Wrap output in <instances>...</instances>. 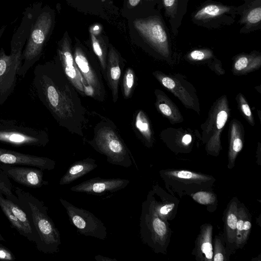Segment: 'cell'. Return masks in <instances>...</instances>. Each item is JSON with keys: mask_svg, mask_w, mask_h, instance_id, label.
Returning <instances> with one entry per match:
<instances>
[{"mask_svg": "<svg viewBox=\"0 0 261 261\" xmlns=\"http://www.w3.org/2000/svg\"><path fill=\"white\" fill-rule=\"evenodd\" d=\"M95 134L90 144L96 151L106 156L109 163L125 168L132 166L130 151L112 128L102 125Z\"/></svg>", "mask_w": 261, "mask_h": 261, "instance_id": "obj_8", "label": "cell"}, {"mask_svg": "<svg viewBox=\"0 0 261 261\" xmlns=\"http://www.w3.org/2000/svg\"><path fill=\"white\" fill-rule=\"evenodd\" d=\"M241 109L244 113V114L248 117L249 118L252 119V114L251 111L250 110V107L245 102L243 101L241 103Z\"/></svg>", "mask_w": 261, "mask_h": 261, "instance_id": "obj_37", "label": "cell"}, {"mask_svg": "<svg viewBox=\"0 0 261 261\" xmlns=\"http://www.w3.org/2000/svg\"><path fill=\"white\" fill-rule=\"evenodd\" d=\"M261 20V8L256 7L251 10L247 16V20L250 24H256Z\"/></svg>", "mask_w": 261, "mask_h": 261, "instance_id": "obj_32", "label": "cell"}, {"mask_svg": "<svg viewBox=\"0 0 261 261\" xmlns=\"http://www.w3.org/2000/svg\"><path fill=\"white\" fill-rule=\"evenodd\" d=\"M135 126L145 140V142L148 144V146H150L151 132L147 117L142 111H140L136 116Z\"/></svg>", "mask_w": 261, "mask_h": 261, "instance_id": "obj_28", "label": "cell"}, {"mask_svg": "<svg viewBox=\"0 0 261 261\" xmlns=\"http://www.w3.org/2000/svg\"><path fill=\"white\" fill-rule=\"evenodd\" d=\"M57 57L64 74L76 91L83 96L93 97V90L82 77L74 61L71 41L67 32L58 42Z\"/></svg>", "mask_w": 261, "mask_h": 261, "instance_id": "obj_10", "label": "cell"}, {"mask_svg": "<svg viewBox=\"0 0 261 261\" xmlns=\"http://www.w3.org/2000/svg\"><path fill=\"white\" fill-rule=\"evenodd\" d=\"M228 10L227 7L214 4L208 5L198 11L194 17L197 20H205L216 17Z\"/></svg>", "mask_w": 261, "mask_h": 261, "instance_id": "obj_29", "label": "cell"}, {"mask_svg": "<svg viewBox=\"0 0 261 261\" xmlns=\"http://www.w3.org/2000/svg\"><path fill=\"white\" fill-rule=\"evenodd\" d=\"M146 200L162 220L168 222L175 217L179 200L158 185L152 187Z\"/></svg>", "mask_w": 261, "mask_h": 261, "instance_id": "obj_12", "label": "cell"}, {"mask_svg": "<svg viewBox=\"0 0 261 261\" xmlns=\"http://www.w3.org/2000/svg\"><path fill=\"white\" fill-rule=\"evenodd\" d=\"M122 59L116 48L109 45L106 71L105 77L112 92V99L116 102L118 98V85L121 76Z\"/></svg>", "mask_w": 261, "mask_h": 261, "instance_id": "obj_17", "label": "cell"}, {"mask_svg": "<svg viewBox=\"0 0 261 261\" xmlns=\"http://www.w3.org/2000/svg\"><path fill=\"white\" fill-rule=\"evenodd\" d=\"M92 50L98 59L102 74L105 75L109 45L107 41L101 35H97L94 28L90 29Z\"/></svg>", "mask_w": 261, "mask_h": 261, "instance_id": "obj_23", "label": "cell"}, {"mask_svg": "<svg viewBox=\"0 0 261 261\" xmlns=\"http://www.w3.org/2000/svg\"><path fill=\"white\" fill-rule=\"evenodd\" d=\"M251 215L243 203L239 202L235 241L236 250L242 249L246 245L251 229Z\"/></svg>", "mask_w": 261, "mask_h": 261, "instance_id": "obj_20", "label": "cell"}, {"mask_svg": "<svg viewBox=\"0 0 261 261\" xmlns=\"http://www.w3.org/2000/svg\"><path fill=\"white\" fill-rule=\"evenodd\" d=\"M16 257L13 252L7 247L0 244V260H15Z\"/></svg>", "mask_w": 261, "mask_h": 261, "instance_id": "obj_33", "label": "cell"}, {"mask_svg": "<svg viewBox=\"0 0 261 261\" xmlns=\"http://www.w3.org/2000/svg\"><path fill=\"white\" fill-rule=\"evenodd\" d=\"M95 160L86 158L72 164L61 178L60 185H66L81 177L97 167Z\"/></svg>", "mask_w": 261, "mask_h": 261, "instance_id": "obj_21", "label": "cell"}, {"mask_svg": "<svg viewBox=\"0 0 261 261\" xmlns=\"http://www.w3.org/2000/svg\"><path fill=\"white\" fill-rule=\"evenodd\" d=\"M0 164L28 166L48 171L54 169L56 166V162L51 159L1 147Z\"/></svg>", "mask_w": 261, "mask_h": 261, "instance_id": "obj_15", "label": "cell"}, {"mask_svg": "<svg viewBox=\"0 0 261 261\" xmlns=\"http://www.w3.org/2000/svg\"><path fill=\"white\" fill-rule=\"evenodd\" d=\"M164 1V4L166 7L170 8L172 7L174 3L175 0H163Z\"/></svg>", "mask_w": 261, "mask_h": 261, "instance_id": "obj_40", "label": "cell"}, {"mask_svg": "<svg viewBox=\"0 0 261 261\" xmlns=\"http://www.w3.org/2000/svg\"><path fill=\"white\" fill-rule=\"evenodd\" d=\"M0 208L9 220L11 226L16 229L20 235L26 238L29 241L32 242L31 236L23 225L13 215L8 206L2 200L1 194H0Z\"/></svg>", "mask_w": 261, "mask_h": 261, "instance_id": "obj_27", "label": "cell"}, {"mask_svg": "<svg viewBox=\"0 0 261 261\" xmlns=\"http://www.w3.org/2000/svg\"><path fill=\"white\" fill-rule=\"evenodd\" d=\"M243 146L240 133L238 132L236 125H232L229 149L228 154V165L229 169L233 168L238 153L241 151Z\"/></svg>", "mask_w": 261, "mask_h": 261, "instance_id": "obj_24", "label": "cell"}, {"mask_svg": "<svg viewBox=\"0 0 261 261\" xmlns=\"http://www.w3.org/2000/svg\"><path fill=\"white\" fill-rule=\"evenodd\" d=\"M0 170L14 181L30 188H39L48 184L43 178V170L38 168L0 164Z\"/></svg>", "mask_w": 261, "mask_h": 261, "instance_id": "obj_13", "label": "cell"}, {"mask_svg": "<svg viewBox=\"0 0 261 261\" xmlns=\"http://www.w3.org/2000/svg\"><path fill=\"white\" fill-rule=\"evenodd\" d=\"M134 26L138 33L164 54L168 53V40L163 26L153 19H136Z\"/></svg>", "mask_w": 261, "mask_h": 261, "instance_id": "obj_16", "label": "cell"}, {"mask_svg": "<svg viewBox=\"0 0 261 261\" xmlns=\"http://www.w3.org/2000/svg\"><path fill=\"white\" fill-rule=\"evenodd\" d=\"M171 234L168 222L160 218L145 200L140 218V234L142 242L155 253L166 254Z\"/></svg>", "mask_w": 261, "mask_h": 261, "instance_id": "obj_5", "label": "cell"}, {"mask_svg": "<svg viewBox=\"0 0 261 261\" xmlns=\"http://www.w3.org/2000/svg\"><path fill=\"white\" fill-rule=\"evenodd\" d=\"M219 105V108L216 113V125L214 127V134L212 138L209 140L207 146V152L213 155H218L220 150V133L221 129L224 126L228 118V113L226 102Z\"/></svg>", "mask_w": 261, "mask_h": 261, "instance_id": "obj_22", "label": "cell"}, {"mask_svg": "<svg viewBox=\"0 0 261 261\" xmlns=\"http://www.w3.org/2000/svg\"><path fill=\"white\" fill-rule=\"evenodd\" d=\"M213 261H228L232 253L226 245L223 232H220L215 236L213 241Z\"/></svg>", "mask_w": 261, "mask_h": 261, "instance_id": "obj_26", "label": "cell"}, {"mask_svg": "<svg viewBox=\"0 0 261 261\" xmlns=\"http://www.w3.org/2000/svg\"><path fill=\"white\" fill-rule=\"evenodd\" d=\"M0 241H6V239L2 236V234L1 233V232H0Z\"/></svg>", "mask_w": 261, "mask_h": 261, "instance_id": "obj_42", "label": "cell"}, {"mask_svg": "<svg viewBox=\"0 0 261 261\" xmlns=\"http://www.w3.org/2000/svg\"><path fill=\"white\" fill-rule=\"evenodd\" d=\"M159 174L168 192L180 198L199 191L212 190L216 181L212 175L187 170L165 169L160 170Z\"/></svg>", "mask_w": 261, "mask_h": 261, "instance_id": "obj_6", "label": "cell"}, {"mask_svg": "<svg viewBox=\"0 0 261 261\" xmlns=\"http://www.w3.org/2000/svg\"><path fill=\"white\" fill-rule=\"evenodd\" d=\"M191 141L192 137L189 134L185 135L182 139V143L186 145L189 144L191 142Z\"/></svg>", "mask_w": 261, "mask_h": 261, "instance_id": "obj_39", "label": "cell"}, {"mask_svg": "<svg viewBox=\"0 0 261 261\" xmlns=\"http://www.w3.org/2000/svg\"><path fill=\"white\" fill-rule=\"evenodd\" d=\"M135 82V74L133 70L127 68L123 77V93L125 97L128 98L132 92Z\"/></svg>", "mask_w": 261, "mask_h": 261, "instance_id": "obj_31", "label": "cell"}, {"mask_svg": "<svg viewBox=\"0 0 261 261\" xmlns=\"http://www.w3.org/2000/svg\"><path fill=\"white\" fill-rule=\"evenodd\" d=\"M190 196L198 203L206 206L207 210L211 213L217 209L218 198L212 190L199 191L191 194Z\"/></svg>", "mask_w": 261, "mask_h": 261, "instance_id": "obj_25", "label": "cell"}, {"mask_svg": "<svg viewBox=\"0 0 261 261\" xmlns=\"http://www.w3.org/2000/svg\"><path fill=\"white\" fill-rule=\"evenodd\" d=\"M95 259L97 261H116L115 258H111L108 257L103 256L100 255H97L95 256Z\"/></svg>", "mask_w": 261, "mask_h": 261, "instance_id": "obj_38", "label": "cell"}, {"mask_svg": "<svg viewBox=\"0 0 261 261\" xmlns=\"http://www.w3.org/2000/svg\"><path fill=\"white\" fill-rule=\"evenodd\" d=\"M0 194L8 199L19 205V201L13 191L10 178L0 170Z\"/></svg>", "mask_w": 261, "mask_h": 261, "instance_id": "obj_30", "label": "cell"}, {"mask_svg": "<svg viewBox=\"0 0 261 261\" xmlns=\"http://www.w3.org/2000/svg\"><path fill=\"white\" fill-rule=\"evenodd\" d=\"M129 182L130 181L126 179L95 177L74 186L70 190L75 192L101 195L123 189Z\"/></svg>", "mask_w": 261, "mask_h": 261, "instance_id": "obj_14", "label": "cell"}, {"mask_svg": "<svg viewBox=\"0 0 261 261\" xmlns=\"http://www.w3.org/2000/svg\"><path fill=\"white\" fill-rule=\"evenodd\" d=\"M248 64V59L246 57H242L236 62L234 68L238 71H241L246 68Z\"/></svg>", "mask_w": 261, "mask_h": 261, "instance_id": "obj_34", "label": "cell"}, {"mask_svg": "<svg viewBox=\"0 0 261 261\" xmlns=\"http://www.w3.org/2000/svg\"><path fill=\"white\" fill-rule=\"evenodd\" d=\"M59 201L65 208L70 223L76 228L79 233L101 240L106 239V227L93 213L77 207L65 199L60 198Z\"/></svg>", "mask_w": 261, "mask_h": 261, "instance_id": "obj_11", "label": "cell"}, {"mask_svg": "<svg viewBox=\"0 0 261 261\" xmlns=\"http://www.w3.org/2000/svg\"><path fill=\"white\" fill-rule=\"evenodd\" d=\"M239 200L232 198L227 205L224 215V238L227 248L233 253L236 250L235 241Z\"/></svg>", "mask_w": 261, "mask_h": 261, "instance_id": "obj_19", "label": "cell"}, {"mask_svg": "<svg viewBox=\"0 0 261 261\" xmlns=\"http://www.w3.org/2000/svg\"><path fill=\"white\" fill-rule=\"evenodd\" d=\"M33 85L37 96L58 124L83 136L85 110L57 57L35 66Z\"/></svg>", "mask_w": 261, "mask_h": 261, "instance_id": "obj_1", "label": "cell"}, {"mask_svg": "<svg viewBox=\"0 0 261 261\" xmlns=\"http://www.w3.org/2000/svg\"><path fill=\"white\" fill-rule=\"evenodd\" d=\"M160 111L167 116H171L172 115V110L171 107L166 103H161L158 105Z\"/></svg>", "mask_w": 261, "mask_h": 261, "instance_id": "obj_35", "label": "cell"}, {"mask_svg": "<svg viewBox=\"0 0 261 261\" xmlns=\"http://www.w3.org/2000/svg\"><path fill=\"white\" fill-rule=\"evenodd\" d=\"M141 0H128V4L131 7H135L138 5Z\"/></svg>", "mask_w": 261, "mask_h": 261, "instance_id": "obj_41", "label": "cell"}, {"mask_svg": "<svg viewBox=\"0 0 261 261\" xmlns=\"http://www.w3.org/2000/svg\"><path fill=\"white\" fill-rule=\"evenodd\" d=\"M190 57L193 60H201L205 58V54L204 52L201 50H195L191 53Z\"/></svg>", "mask_w": 261, "mask_h": 261, "instance_id": "obj_36", "label": "cell"}, {"mask_svg": "<svg viewBox=\"0 0 261 261\" xmlns=\"http://www.w3.org/2000/svg\"><path fill=\"white\" fill-rule=\"evenodd\" d=\"M55 12L48 7L41 8L34 20L21 56L22 64L18 75L24 77L39 60L55 24Z\"/></svg>", "mask_w": 261, "mask_h": 261, "instance_id": "obj_4", "label": "cell"}, {"mask_svg": "<svg viewBox=\"0 0 261 261\" xmlns=\"http://www.w3.org/2000/svg\"><path fill=\"white\" fill-rule=\"evenodd\" d=\"M14 193L19 205L24 210L38 236L37 249L44 253L54 254L61 244L60 233L48 215V207L44 202L28 191L16 187Z\"/></svg>", "mask_w": 261, "mask_h": 261, "instance_id": "obj_3", "label": "cell"}, {"mask_svg": "<svg viewBox=\"0 0 261 261\" xmlns=\"http://www.w3.org/2000/svg\"><path fill=\"white\" fill-rule=\"evenodd\" d=\"M76 65L84 80L92 88L94 98L104 101L106 91L102 81L101 69L94 55L76 39L73 50Z\"/></svg>", "mask_w": 261, "mask_h": 261, "instance_id": "obj_9", "label": "cell"}, {"mask_svg": "<svg viewBox=\"0 0 261 261\" xmlns=\"http://www.w3.org/2000/svg\"><path fill=\"white\" fill-rule=\"evenodd\" d=\"M49 142L44 129L14 119H0V143L13 147H44Z\"/></svg>", "mask_w": 261, "mask_h": 261, "instance_id": "obj_7", "label": "cell"}, {"mask_svg": "<svg viewBox=\"0 0 261 261\" xmlns=\"http://www.w3.org/2000/svg\"><path fill=\"white\" fill-rule=\"evenodd\" d=\"M41 8V4L37 3L26 8L20 25L12 36L10 54L7 55L2 47L0 49V106L14 92L18 72L22 64L20 58L23 48L32 23Z\"/></svg>", "mask_w": 261, "mask_h": 261, "instance_id": "obj_2", "label": "cell"}, {"mask_svg": "<svg viewBox=\"0 0 261 261\" xmlns=\"http://www.w3.org/2000/svg\"><path fill=\"white\" fill-rule=\"evenodd\" d=\"M213 226L210 223H205L200 226L192 252L196 260L213 261Z\"/></svg>", "mask_w": 261, "mask_h": 261, "instance_id": "obj_18", "label": "cell"}]
</instances>
